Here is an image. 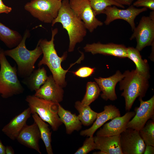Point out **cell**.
Wrapping results in <instances>:
<instances>
[{
	"instance_id": "3",
	"label": "cell",
	"mask_w": 154,
	"mask_h": 154,
	"mask_svg": "<svg viewBox=\"0 0 154 154\" xmlns=\"http://www.w3.org/2000/svg\"><path fill=\"white\" fill-rule=\"evenodd\" d=\"M30 35L26 30L20 43L15 48L4 51L6 56L12 58L16 63L17 75L25 78L29 76L35 69V64L42 54V49L38 42L33 50L28 49L25 45L26 39Z\"/></svg>"
},
{
	"instance_id": "34",
	"label": "cell",
	"mask_w": 154,
	"mask_h": 154,
	"mask_svg": "<svg viewBox=\"0 0 154 154\" xmlns=\"http://www.w3.org/2000/svg\"><path fill=\"white\" fill-rule=\"evenodd\" d=\"M115 2L123 5L130 6L131 5L134 0H113Z\"/></svg>"
},
{
	"instance_id": "13",
	"label": "cell",
	"mask_w": 154,
	"mask_h": 154,
	"mask_svg": "<svg viewBox=\"0 0 154 154\" xmlns=\"http://www.w3.org/2000/svg\"><path fill=\"white\" fill-rule=\"evenodd\" d=\"M83 48L85 52L93 55L100 54L121 58H127V47L122 44L113 43L104 44L98 42L87 44Z\"/></svg>"
},
{
	"instance_id": "19",
	"label": "cell",
	"mask_w": 154,
	"mask_h": 154,
	"mask_svg": "<svg viewBox=\"0 0 154 154\" xmlns=\"http://www.w3.org/2000/svg\"><path fill=\"white\" fill-rule=\"evenodd\" d=\"M120 115L119 109L115 106H105L102 112L98 113L96 120L92 126L88 129L81 131L80 135L84 136H93L96 131L106 122Z\"/></svg>"
},
{
	"instance_id": "32",
	"label": "cell",
	"mask_w": 154,
	"mask_h": 154,
	"mask_svg": "<svg viewBox=\"0 0 154 154\" xmlns=\"http://www.w3.org/2000/svg\"><path fill=\"white\" fill-rule=\"evenodd\" d=\"M133 5L134 7H143L154 11V0H137Z\"/></svg>"
},
{
	"instance_id": "11",
	"label": "cell",
	"mask_w": 154,
	"mask_h": 154,
	"mask_svg": "<svg viewBox=\"0 0 154 154\" xmlns=\"http://www.w3.org/2000/svg\"><path fill=\"white\" fill-rule=\"evenodd\" d=\"M139 100L140 102L139 106L135 109V114L127 123V129L139 131L149 119L154 120V96L147 101L143 100L141 97L139 98Z\"/></svg>"
},
{
	"instance_id": "23",
	"label": "cell",
	"mask_w": 154,
	"mask_h": 154,
	"mask_svg": "<svg viewBox=\"0 0 154 154\" xmlns=\"http://www.w3.org/2000/svg\"><path fill=\"white\" fill-rule=\"evenodd\" d=\"M127 58L134 62L137 72L149 80L150 77L149 65L147 60L142 59L140 51L133 47H127Z\"/></svg>"
},
{
	"instance_id": "6",
	"label": "cell",
	"mask_w": 154,
	"mask_h": 154,
	"mask_svg": "<svg viewBox=\"0 0 154 154\" xmlns=\"http://www.w3.org/2000/svg\"><path fill=\"white\" fill-rule=\"evenodd\" d=\"M27 103L31 114H37L45 122L48 123L53 131H57L62 124L58 115V103L38 98L34 95L27 96Z\"/></svg>"
},
{
	"instance_id": "25",
	"label": "cell",
	"mask_w": 154,
	"mask_h": 154,
	"mask_svg": "<svg viewBox=\"0 0 154 154\" xmlns=\"http://www.w3.org/2000/svg\"><path fill=\"white\" fill-rule=\"evenodd\" d=\"M34 122L37 125L40 135L41 139L44 144L46 152L48 154H53L51 145L52 132L48 125L38 115L35 113L32 114Z\"/></svg>"
},
{
	"instance_id": "33",
	"label": "cell",
	"mask_w": 154,
	"mask_h": 154,
	"mask_svg": "<svg viewBox=\"0 0 154 154\" xmlns=\"http://www.w3.org/2000/svg\"><path fill=\"white\" fill-rule=\"evenodd\" d=\"M12 10L11 7L6 5L4 4L2 0H0V14L9 13Z\"/></svg>"
},
{
	"instance_id": "24",
	"label": "cell",
	"mask_w": 154,
	"mask_h": 154,
	"mask_svg": "<svg viewBox=\"0 0 154 154\" xmlns=\"http://www.w3.org/2000/svg\"><path fill=\"white\" fill-rule=\"evenodd\" d=\"M23 37L17 31L12 30L0 22V40L8 48H14L22 40Z\"/></svg>"
},
{
	"instance_id": "5",
	"label": "cell",
	"mask_w": 154,
	"mask_h": 154,
	"mask_svg": "<svg viewBox=\"0 0 154 154\" xmlns=\"http://www.w3.org/2000/svg\"><path fill=\"white\" fill-rule=\"evenodd\" d=\"M4 51L0 54V95L7 99L23 93L24 89L18 78L16 66L10 64Z\"/></svg>"
},
{
	"instance_id": "16",
	"label": "cell",
	"mask_w": 154,
	"mask_h": 154,
	"mask_svg": "<svg viewBox=\"0 0 154 154\" xmlns=\"http://www.w3.org/2000/svg\"><path fill=\"white\" fill-rule=\"evenodd\" d=\"M124 77L123 74L118 70L115 74L107 78H94L95 82L102 92V98L106 101L116 100L117 97L115 92L116 85Z\"/></svg>"
},
{
	"instance_id": "10",
	"label": "cell",
	"mask_w": 154,
	"mask_h": 154,
	"mask_svg": "<svg viewBox=\"0 0 154 154\" xmlns=\"http://www.w3.org/2000/svg\"><path fill=\"white\" fill-rule=\"evenodd\" d=\"M113 5L106 7L103 14L106 15L104 21L106 25H109L111 22L117 19H122L126 21L130 26L133 31L135 27V20L136 17L145 11L147 9L135 8L133 5L129 6L126 9H121Z\"/></svg>"
},
{
	"instance_id": "8",
	"label": "cell",
	"mask_w": 154,
	"mask_h": 154,
	"mask_svg": "<svg viewBox=\"0 0 154 154\" xmlns=\"http://www.w3.org/2000/svg\"><path fill=\"white\" fill-rule=\"evenodd\" d=\"M130 40L135 39L136 48L140 52L145 47L154 43V19L143 16L137 27L133 31Z\"/></svg>"
},
{
	"instance_id": "31",
	"label": "cell",
	"mask_w": 154,
	"mask_h": 154,
	"mask_svg": "<svg viewBox=\"0 0 154 154\" xmlns=\"http://www.w3.org/2000/svg\"><path fill=\"white\" fill-rule=\"evenodd\" d=\"M95 68L87 66H83L72 73L78 77L86 78L91 76L95 72Z\"/></svg>"
},
{
	"instance_id": "22",
	"label": "cell",
	"mask_w": 154,
	"mask_h": 154,
	"mask_svg": "<svg viewBox=\"0 0 154 154\" xmlns=\"http://www.w3.org/2000/svg\"><path fill=\"white\" fill-rule=\"evenodd\" d=\"M48 77L45 68L44 67H39L35 69L29 76L24 78L22 82L31 91L35 92L45 83Z\"/></svg>"
},
{
	"instance_id": "37",
	"label": "cell",
	"mask_w": 154,
	"mask_h": 154,
	"mask_svg": "<svg viewBox=\"0 0 154 154\" xmlns=\"http://www.w3.org/2000/svg\"><path fill=\"white\" fill-rule=\"evenodd\" d=\"M5 146L0 139V154H5Z\"/></svg>"
},
{
	"instance_id": "30",
	"label": "cell",
	"mask_w": 154,
	"mask_h": 154,
	"mask_svg": "<svg viewBox=\"0 0 154 154\" xmlns=\"http://www.w3.org/2000/svg\"><path fill=\"white\" fill-rule=\"evenodd\" d=\"M95 149V144L93 136H89L86 139L83 145L74 153L75 154H87Z\"/></svg>"
},
{
	"instance_id": "15",
	"label": "cell",
	"mask_w": 154,
	"mask_h": 154,
	"mask_svg": "<svg viewBox=\"0 0 154 154\" xmlns=\"http://www.w3.org/2000/svg\"><path fill=\"white\" fill-rule=\"evenodd\" d=\"M54 80L52 75L48 76L47 79L35 92V96L56 103H59L63 99L64 90Z\"/></svg>"
},
{
	"instance_id": "35",
	"label": "cell",
	"mask_w": 154,
	"mask_h": 154,
	"mask_svg": "<svg viewBox=\"0 0 154 154\" xmlns=\"http://www.w3.org/2000/svg\"><path fill=\"white\" fill-rule=\"evenodd\" d=\"M143 153L144 154H154V146L151 145H145V149Z\"/></svg>"
},
{
	"instance_id": "9",
	"label": "cell",
	"mask_w": 154,
	"mask_h": 154,
	"mask_svg": "<svg viewBox=\"0 0 154 154\" xmlns=\"http://www.w3.org/2000/svg\"><path fill=\"white\" fill-rule=\"evenodd\" d=\"M69 4L90 32H92L98 27L103 25V23L96 18L89 0H70Z\"/></svg>"
},
{
	"instance_id": "2",
	"label": "cell",
	"mask_w": 154,
	"mask_h": 154,
	"mask_svg": "<svg viewBox=\"0 0 154 154\" xmlns=\"http://www.w3.org/2000/svg\"><path fill=\"white\" fill-rule=\"evenodd\" d=\"M58 29H52V36L50 40L46 39H40L38 42L42 52L43 56L40 60L38 66L40 67L42 65H46L51 72L55 82L62 88L66 87L67 82L66 75L68 70H64L61 66L62 62L66 59L67 52H65L61 57L58 55L55 48L54 37L58 33Z\"/></svg>"
},
{
	"instance_id": "26",
	"label": "cell",
	"mask_w": 154,
	"mask_h": 154,
	"mask_svg": "<svg viewBox=\"0 0 154 154\" xmlns=\"http://www.w3.org/2000/svg\"><path fill=\"white\" fill-rule=\"evenodd\" d=\"M74 107L78 112V116L82 125L88 126L93 123L98 113L92 110L89 106L84 105L78 101L75 102Z\"/></svg>"
},
{
	"instance_id": "1",
	"label": "cell",
	"mask_w": 154,
	"mask_h": 154,
	"mask_svg": "<svg viewBox=\"0 0 154 154\" xmlns=\"http://www.w3.org/2000/svg\"><path fill=\"white\" fill-rule=\"evenodd\" d=\"M57 23H61L67 32L69 39L68 52H73L76 44L83 40L87 32L84 22L71 8L69 0L62 1L58 15L51 23L52 26Z\"/></svg>"
},
{
	"instance_id": "36",
	"label": "cell",
	"mask_w": 154,
	"mask_h": 154,
	"mask_svg": "<svg viewBox=\"0 0 154 154\" xmlns=\"http://www.w3.org/2000/svg\"><path fill=\"white\" fill-rule=\"evenodd\" d=\"M5 154H14V151L12 147L10 146H5Z\"/></svg>"
},
{
	"instance_id": "18",
	"label": "cell",
	"mask_w": 154,
	"mask_h": 154,
	"mask_svg": "<svg viewBox=\"0 0 154 154\" xmlns=\"http://www.w3.org/2000/svg\"><path fill=\"white\" fill-rule=\"evenodd\" d=\"M31 114L29 107L14 117L2 129V131L12 140H16Z\"/></svg>"
},
{
	"instance_id": "12",
	"label": "cell",
	"mask_w": 154,
	"mask_h": 154,
	"mask_svg": "<svg viewBox=\"0 0 154 154\" xmlns=\"http://www.w3.org/2000/svg\"><path fill=\"white\" fill-rule=\"evenodd\" d=\"M120 143L123 154H142L145 146L139 131L131 128L120 134Z\"/></svg>"
},
{
	"instance_id": "40",
	"label": "cell",
	"mask_w": 154,
	"mask_h": 154,
	"mask_svg": "<svg viewBox=\"0 0 154 154\" xmlns=\"http://www.w3.org/2000/svg\"><path fill=\"white\" fill-rule=\"evenodd\" d=\"M59 0V1H62V0Z\"/></svg>"
},
{
	"instance_id": "29",
	"label": "cell",
	"mask_w": 154,
	"mask_h": 154,
	"mask_svg": "<svg viewBox=\"0 0 154 154\" xmlns=\"http://www.w3.org/2000/svg\"><path fill=\"white\" fill-rule=\"evenodd\" d=\"M91 6L96 16L103 13L105 8L108 6L114 5L124 8V5H121L113 0H89Z\"/></svg>"
},
{
	"instance_id": "17",
	"label": "cell",
	"mask_w": 154,
	"mask_h": 154,
	"mask_svg": "<svg viewBox=\"0 0 154 154\" xmlns=\"http://www.w3.org/2000/svg\"><path fill=\"white\" fill-rule=\"evenodd\" d=\"M40 139L39 128L37 124L34 122L32 124L29 125L27 124L24 127L16 140L21 144L41 154L39 145Z\"/></svg>"
},
{
	"instance_id": "27",
	"label": "cell",
	"mask_w": 154,
	"mask_h": 154,
	"mask_svg": "<svg viewBox=\"0 0 154 154\" xmlns=\"http://www.w3.org/2000/svg\"><path fill=\"white\" fill-rule=\"evenodd\" d=\"M101 91L95 82H88L86 85L85 94L81 102L84 105L89 106L97 99Z\"/></svg>"
},
{
	"instance_id": "39",
	"label": "cell",
	"mask_w": 154,
	"mask_h": 154,
	"mask_svg": "<svg viewBox=\"0 0 154 154\" xmlns=\"http://www.w3.org/2000/svg\"><path fill=\"white\" fill-rule=\"evenodd\" d=\"M3 50V49L2 48H1L0 46V54L1 52Z\"/></svg>"
},
{
	"instance_id": "38",
	"label": "cell",
	"mask_w": 154,
	"mask_h": 154,
	"mask_svg": "<svg viewBox=\"0 0 154 154\" xmlns=\"http://www.w3.org/2000/svg\"><path fill=\"white\" fill-rule=\"evenodd\" d=\"M93 154H106V153L102 151H100L98 152H95L93 153Z\"/></svg>"
},
{
	"instance_id": "21",
	"label": "cell",
	"mask_w": 154,
	"mask_h": 154,
	"mask_svg": "<svg viewBox=\"0 0 154 154\" xmlns=\"http://www.w3.org/2000/svg\"><path fill=\"white\" fill-rule=\"evenodd\" d=\"M58 115L65 126L66 133L70 134L74 131L80 130L82 124L78 116L64 109L59 103H58Z\"/></svg>"
},
{
	"instance_id": "14",
	"label": "cell",
	"mask_w": 154,
	"mask_h": 154,
	"mask_svg": "<svg viewBox=\"0 0 154 154\" xmlns=\"http://www.w3.org/2000/svg\"><path fill=\"white\" fill-rule=\"evenodd\" d=\"M135 112L128 111L123 116L116 117L104 124L96 133L98 136H109L120 135L126 129L127 125L135 114Z\"/></svg>"
},
{
	"instance_id": "4",
	"label": "cell",
	"mask_w": 154,
	"mask_h": 154,
	"mask_svg": "<svg viewBox=\"0 0 154 154\" xmlns=\"http://www.w3.org/2000/svg\"><path fill=\"white\" fill-rule=\"evenodd\" d=\"M124 78L119 82V90H123L121 96L125 100V108L129 111L137 98L144 97L149 88L148 79L135 70H125Z\"/></svg>"
},
{
	"instance_id": "7",
	"label": "cell",
	"mask_w": 154,
	"mask_h": 154,
	"mask_svg": "<svg viewBox=\"0 0 154 154\" xmlns=\"http://www.w3.org/2000/svg\"><path fill=\"white\" fill-rule=\"evenodd\" d=\"M61 4L58 0H33L25 4L24 9L42 22L51 23L57 17Z\"/></svg>"
},
{
	"instance_id": "20",
	"label": "cell",
	"mask_w": 154,
	"mask_h": 154,
	"mask_svg": "<svg viewBox=\"0 0 154 154\" xmlns=\"http://www.w3.org/2000/svg\"><path fill=\"white\" fill-rule=\"evenodd\" d=\"M95 149L106 154H123L120 143V135L109 136L93 137Z\"/></svg>"
},
{
	"instance_id": "28",
	"label": "cell",
	"mask_w": 154,
	"mask_h": 154,
	"mask_svg": "<svg viewBox=\"0 0 154 154\" xmlns=\"http://www.w3.org/2000/svg\"><path fill=\"white\" fill-rule=\"evenodd\" d=\"M139 131L145 145L154 146V120H148L145 126Z\"/></svg>"
}]
</instances>
